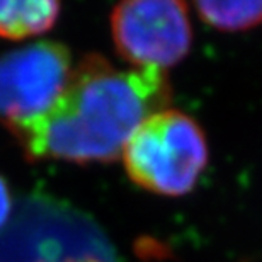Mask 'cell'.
Returning <instances> with one entry per match:
<instances>
[{"instance_id": "obj_1", "label": "cell", "mask_w": 262, "mask_h": 262, "mask_svg": "<svg viewBox=\"0 0 262 262\" xmlns=\"http://www.w3.org/2000/svg\"><path fill=\"white\" fill-rule=\"evenodd\" d=\"M169 102L165 70H119L101 55H87L55 106L12 133L31 159L113 162L141 123Z\"/></svg>"}, {"instance_id": "obj_2", "label": "cell", "mask_w": 262, "mask_h": 262, "mask_svg": "<svg viewBox=\"0 0 262 262\" xmlns=\"http://www.w3.org/2000/svg\"><path fill=\"white\" fill-rule=\"evenodd\" d=\"M208 159L203 128L189 114L169 107L145 119L123 151L131 181L164 196H182L194 189Z\"/></svg>"}, {"instance_id": "obj_3", "label": "cell", "mask_w": 262, "mask_h": 262, "mask_svg": "<svg viewBox=\"0 0 262 262\" xmlns=\"http://www.w3.org/2000/svg\"><path fill=\"white\" fill-rule=\"evenodd\" d=\"M70 50L39 41L0 56V119L17 129L45 116L68 85Z\"/></svg>"}, {"instance_id": "obj_4", "label": "cell", "mask_w": 262, "mask_h": 262, "mask_svg": "<svg viewBox=\"0 0 262 262\" xmlns=\"http://www.w3.org/2000/svg\"><path fill=\"white\" fill-rule=\"evenodd\" d=\"M119 56L135 68L167 70L189 53L192 28L187 4L179 0H135L111 14Z\"/></svg>"}, {"instance_id": "obj_5", "label": "cell", "mask_w": 262, "mask_h": 262, "mask_svg": "<svg viewBox=\"0 0 262 262\" xmlns=\"http://www.w3.org/2000/svg\"><path fill=\"white\" fill-rule=\"evenodd\" d=\"M60 4L51 0H0V36L23 39L41 34L55 24Z\"/></svg>"}, {"instance_id": "obj_6", "label": "cell", "mask_w": 262, "mask_h": 262, "mask_svg": "<svg viewBox=\"0 0 262 262\" xmlns=\"http://www.w3.org/2000/svg\"><path fill=\"white\" fill-rule=\"evenodd\" d=\"M196 12L208 26L235 33L262 24V2H196Z\"/></svg>"}, {"instance_id": "obj_7", "label": "cell", "mask_w": 262, "mask_h": 262, "mask_svg": "<svg viewBox=\"0 0 262 262\" xmlns=\"http://www.w3.org/2000/svg\"><path fill=\"white\" fill-rule=\"evenodd\" d=\"M10 208H12V199H10V194H9V187L5 184V181L0 177V228H2L5 222L9 220Z\"/></svg>"}]
</instances>
